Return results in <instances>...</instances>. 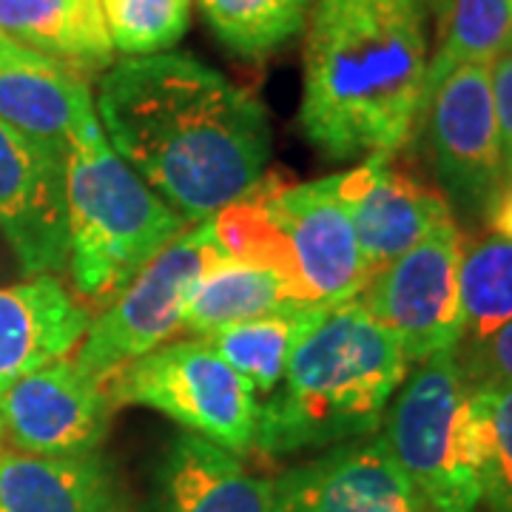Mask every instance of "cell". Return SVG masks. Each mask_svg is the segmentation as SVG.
Here are the masks:
<instances>
[{
	"label": "cell",
	"instance_id": "6da1fadb",
	"mask_svg": "<svg viewBox=\"0 0 512 512\" xmlns=\"http://www.w3.org/2000/svg\"><path fill=\"white\" fill-rule=\"evenodd\" d=\"M94 109L117 157L188 222L245 197L271 160L262 103L191 55L111 63Z\"/></svg>",
	"mask_w": 512,
	"mask_h": 512
},
{
	"label": "cell",
	"instance_id": "7a4b0ae2",
	"mask_svg": "<svg viewBox=\"0 0 512 512\" xmlns=\"http://www.w3.org/2000/svg\"><path fill=\"white\" fill-rule=\"evenodd\" d=\"M424 0H311L299 128L330 163L402 151L427 74Z\"/></svg>",
	"mask_w": 512,
	"mask_h": 512
},
{
	"label": "cell",
	"instance_id": "3957f363",
	"mask_svg": "<svg viewBox=\"0 0 512 512\" xmlns=\"http://www.w3.org/2000/svg\"><path fill=\"white\" fill-rule=\"evenodd\" d=\"M407 365L399 339L359 299L322 308L296 339L279 387L259 402L254 450L279 458L367 439Z\"/></svg>",
	"mask_w": 512,
	"mask_h": 512
},
{
	"label": "cell",
	"instance_id": "277c9868",
	"mask_svg": "<svg viewBox=\"0 0 512 512\" xmlns=\"http://www.w3.org/2000/svg\"><path fill=\"white\" fill-rule=\"evenodd\" d=\"M214 228L222 254L282 274L305 305H345L370 282L339 174L316 183L262 174L245 197L222 208Z\"/></svg>",
	"mask_w": 512,
	"mask_h": 512
},
{
	"label": "cell",
	"instance_id": "5b68a950",
	"mask_svg": "<svg viewBox=\"0 0 512 512\" xmlns=\"http://www.w3.org/2000/svg\"><path fill=\"white\" fill-rule=\"evenodd\" d=\"M69 274L86 305H111L157 254L188 231L180 211L154 194L109 146L97 114L66 151Z\"/></svg>",
	"mask_w": 512,
	"mask_h": 512
},
{
	"label": "cell",
	"instance_id": "8992f818",
	"mask_svg": "<svg viewBox=\"0 0 512 512\" xmlns=\"http://www.w3.org/2000/svg\"><path fill=\"white\" fill-rule=\"evenodd\" d=\"M384 441L430 512H476L484 498V407L456 350L419 362L396 390Z\"/></svg>",
	"mask_w": 512,
	"mask_h": 512
},
{
	"label": "cell",
	"instance_id": "52a82bcc",
	"mask_svg": "<svg viewBox=\"0 0 512 512\" xmlns=\"http://www.w3.org/2000/svg\"><path fill=\"white\" fill-rule=\"evenodd\" d=\"M103 387L114 407L143 404L237 456L254 450V390L205 339L151 350L120 367Z\"/></svg>",
	"mask_w": 512,
	"mask_h": 512
},
{
	"label": "cell",
	"instance_id": "ba28073f",
	"mask_svg": "<svg viewBox=\"0 0 512 512\" xmlns=\"http://www.w3.org/2000/svg\"><path fill=\"white\" fill-rule=\"evenodd\" d=\"M217 254L214 217L183 231L89 325L74 365L103 384L120 367L163 348L165 339L183 328L191 293Z\"/></svg>",
	"mask_w": 512,
	"mask_h": 512
},
{
	"label": "cell",
	"instance_id": "9c48e42d",
	"mask_svg": "<svg viewBox=\"0 0 512 512\" xmlns=\"http://www.w3.org/2000/svg\"><path fill=\"white\" fill-rule=\"evenodd\" d=\"M413 134L447 202L484 217L507 183L490 66H461L450 74L421 106Z\"/></svg>",
	"mask_w": 512,
	"mask_h": 512
},
{
	"label": "cell",
	"instance_id": "30bf717a",
	"mask_svg": "<svg viewBox=\"0 0 512 512\" xmlns=\"http://www.w3.org/2000/svg\"><path fill=\"white\" fill-rule=\"evenodd\" d=\"M461 231L456 222L370 276L359 302L402 345L407 362H424L461 342Z\"/></svg>",
	"mask_w": 512,
	"mask_h": 512
},
{
	"label": "cell",
	"instance_id": "8fae6325",
	"mask_svg": "<svg viewBox=\"0 0 512 512\" xmlns=\"http://www.w3.org/2000/svg\"><path fill=\"white\" fill-rule=\"evenodd\" d=\"M0 237L29 276L69 262L66 151L0 120Z\"/></svg>",
	"mask_w": 512,
	"mask_h": 512
},
{
	"label": "cell",
	"instance_id": "7c38bea8",
	"mask_svg": "<svg viewBox=\"0 0 512 512\" xmlns=\"http://www.w3.org/2000/svg\"><path fill=\"white\" fill-rule=\"evenodd\" d=\"M339 197L348 208L370 276L433 231L456 222L441 188L424 183L399 151L373 154L339 174Z\"/></svg>",
	"mask_w": 512,
	"mask_h": 512
},
{
	"label": "cell",
	"instance_id": "4fadbf2b",
	"mask_svg": "<svg viewBox=\"0 0 512 512\" xmlns=\"http://www.w3.org/2000/svg\"><path fill=\"white\" fill-rule=\"evenodd\" d=\"M106 387L63 359L23 376L0 396L3 436L32 456L97 453L111 427Z\"/></svg>",
	"mask_w": 512,
	"mask_h": 512
},
{
	"label": "cell",
	"instance_id": "5bb4252c",
	"mask_svg": "<svg viewBox=\"0 0 512 512\" xmlns=\"http://www.w3.org/2000/svg\"><path fill=\"white\" fill-rule=\"evenodd\" d=\"M274 512H430L384 436L330 447L274 481Z\"/></svg>",
	"mask_w": 512,
	"mask_h": 512
},
{
	"label": "cell",
	"instance_id": "9a60e30c",
	"mask_svg": "<svg viewBox=\"0 0 512 512\" xmlns=\"http://www.w3.org/2000/svg\"><path fill=\"white\" fill-rule=\"evenodd\" d=\"M92 325L89 308L55 274L0 288V396L40 367L63 362Z\"/></svg>",
	"mask_w": 512,
	"mask_h": 512
},
{
	"label": "cell",
	"instance_id": "2e32d148",
	"mask_svg": "<svg viewBox=\"0 0 512 512\" xmlns=\"http://www.w3.org/2000/svg\"><path fill=\"white\" fill-rule=\"evenodd\" d=\"M160 512H274V481L254 476L237 453L197 433L168 444L157 470Z\"/></svg>",
	"mask_w": 512,
	"mask_h": 512
},
{
	"label": "cell",
	"instance_id": "e0dca14e",
	"mask_svg": "<svg viewBox=\"0 0 512 512\" xmlns=\"http://www.w3.org/2000/svg\"><path fill=\"white\" fill-rule=\"evenodd\" d=\"M0 512H134L100 453L32 456L0 447Z\"/></svg>",
	"mask_w": 512,
	"mask_h": 512
},
{
	"label": "cell",
	"instance_id": "ac0fdd59",
	"mask_svg": "<svg viewBox=\"0 0 512 512\" xmlns=\"http://www.w3.org/2000/svg\"><path fill=\"white\" fill-rule=\"evenodd\" d=\"M92 92L80 74L23 49L0 60V120L40 143L69 151L72 134L94 117Z\"/></svg>",
	"mask_w": 512,
	"mask_h": 512
},
{
	"label": "cell",
	"instance_id": "d6986e66",
	"mask_svg": "<svg viewBox=\"0 0 512 512\" xmlns=\"http://www.w3.org/2000/svg\"><path fill=\"white\" fill-rule=\"evenodd\" d=\"M0 32L83 80L114 60L100 0H0Z\"/></svg>",
	"mask_w": 512,
	"mask_h": 512
},
{
	"label": "cell",
	"instance_id": "ffe728a7",
	"mask_svg": "<svg viewBox=\"0 0 512 512\" xmlns=\"http://www.w3.org/2000/svg\"><path fill=\"white\" fill-rule=\"evenodd\" d=\"M296 308L308 305L296 296L285 276L254 262L231 259L220 251L208 262L205 274L191 293L180 330L208 336L237 322H251Z\"/></svg>",
	"mask_w": 512,
	"mask_h": 512
},
{
	"label": "cell",
	"instance_id": "44dd1931",
	"mask_svg": "<svg viewBox=\"0 0 512 512\" xmlns=\"http://www.w3.org/2000/svg\"><path fill=\"white\" fill-rule=\"evenodd\" d=\"M319 311L322 305H308L296 311L271 313L251 322H237V325L208 333L205 342L251 384L256 404H259L279 387L296 339Z\"/></svg>",
	"mask_w": 512,
	"mask_h": 512
},
{
	"label": "cell",
	"instance_id": "7402d4cb",
	"mask_svg": "<svg viewBox=\"0 0 512 512\" xmlns=\"http://www.w3.org/2000/svg\"><path fill=\"white\" fill-rule=\"evenodd\" d=\"M439 52L427 63L421 106L461 66H493L512 46V0H453L439 20Z\"/></svg>",
	"mask_w": 512,
	"mask_h": 512
},
{
	"label": "cell",
	"instance_id": "603a6c76",
	"mask_svg": "<svg viewBox=\"0 0 512 512\" xmlns=\"http://www.w3.org/2000/svg\"><path fill=\"white\" fill-rule=\"evenodd\" d=\"M208 29L231 55L265 60L305 32L311 0H197Z\"/></svg>",
	"mask_w": 512,
	"mask_h": 512
},
{
	"label": "cell",
	"instance_id": "cb8c5ba5",
	"mask_svg": "<svg viewBox=\"0 0 512 512\" xmlns=\"http://www.w3.org/2000/svg\"><path fill=\"white\" fill-rule=\"evenodd\" d=\"M461 342H476L512 319V239L487 234L461 242Z\"/></svg>",
	"mask_w": 512,
	"mask_h": 512
},
{
	"label": "cell",
	"instance_id": "d4e9b609",
	"mask_svg": "<svg viewBox=\"0 0 512 512\" xmlns=\"http://www.w3.org/2000/svg\"><path fill=\"white\" fill-rule=\"evenodd\" d=\"M194 0H100L114 52L151 57L171 52L191 26Z\"/></svg>",
	"mask_w": 512,
	"mask_h": 512
},
{
	"label": "cell",
	"instance_id": "484cf974",
	"mask_svg": "<svg viewBox=\"0 0 512 512\" xmlns=\"http://www.w3.org/2000/svg\"><path fill=\"white\" fill-rule=\"evenodd\" d=\"M484 407V504L512 512V384L473 387Z\"/></svg>",
	"mask_w": 512,
	"mask_h": 512
},
{
	"label": "cell",
	"instance_id": "4316f807",
	"mask_svg": "<svg viewBox=\"0 0 512 512\" xmlns=\"http://www.w3.org/2000/svg\"><path fill=\"white\" fill-rule=\"evenodd\" d=\"M456 362L470 387L512 384V319L476 342H458Z\"/></svg>",
	"mask_w": 512,
	"mask_h": 512
},
{
	"label": "cell",
	"instance_id": "83f0119b",
	"mask_svg": "<svg viewBox=\"0 0 512 512\" xmlns=\"http://www.w3.org/2000/svg\"><path fill=\"white\" fill-rule=\"evenodd\" d=\"M490 86H493L495 123H498V137H501L504 174H507V183H512V46L493 60Z\"/></svg>",
	"mask_w": 512,
	"mask_h": 512
},
{
	"label": "cell",
	"instance_id": "f1b7e54d",
	"mask_svg": "<svg viewBox=\"0 0 512 512\" xmlns=\"http://www.w3.org/2000/svg\"><path fill=\"white\" fill-rule=\"evenodd\" d=\"M487 222L493 225V234H501V237L512 239V183H507L498 197L493 200V205L487 208Z\"/></svg>",
	"mask_w": 512,
	"mask_h": 512
},
{
	"label": "cell",
	"instance_id": "f546056e",
	"mask_svg": "<svg viewBox=\"0 0 512 512\" xmlns=\"http://www.w3.org/2000/svg\"><path fill=\"white\" fill-rule=\"evenodd\" d=\"M23 52V46H18V43H12L9 37L0 32V60H9V57H15Z\"/></svg>",
	"mask_w": 512,
	"mask_h": 512
},
{
	"label": "cell",
	"instance_id": "4dcf8cb0",
	"mask_svg": "<svg viewBox=\"0 0 512 512\" xmlns=\"http://www.w3.org/2000/svg\"><path fill=\"white\" fill-rule=\"evenodd\" d=\"M450 3L453 0H424V6H427V12L433 15L436 20H441L447 15V9H450Z\"/></svg>",
	"mask_w": 512,
	"mask_h": 512
},
{
	"label": "cell",
	"instance_id": "1f68e13d",
	"mask_svg": "<svg viewBox=\"0 0 512 512\" xmlns=\"http://www.w3.org/2000/svg\"><path fill=\"white\" fill-rule=\"evenodd\" d=\"M9 268H12V265L6 262V256H3V248H0V279H3V276L15 274V271H9Z\"/></svg>",
	"mask_w": 512,
	"mask_h": 512
},
{
	"label": "cell",
	"instance_id": "d6a6232c",
	"mask_svg": "<svg viewBox=\"0 0 512 512\" xmlns=\"http://www.w3.org/2000/svg\"><path fill=\"white\" fill-rule=\"evenodd\" d=\"M0 444H3V421H0Z\"/></svg>",
	"mask_w": 512,
	"mask_h": 512
}]
</instances>
